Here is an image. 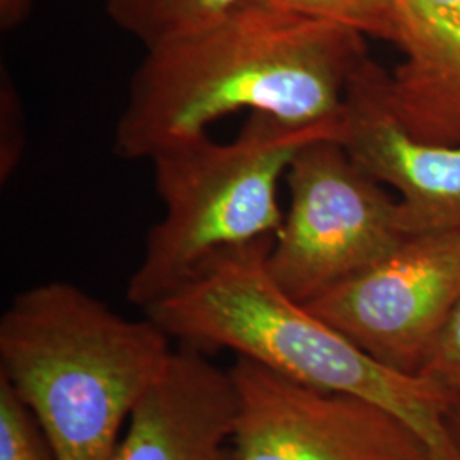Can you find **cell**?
Wrapping results in <instances>:
<instances>
[{
  "label": "cell",
  "mask_w": 460,
  "mask_h": 460,
  "mask_svg": "<svg viewBox=\"0 0 460 460\" xmlns=\"http://www.w3.org/2000/svg\"><path fill=\"white\" fill-rule=\"evenodd\" d=\"M368 58L355 30L247 0L201 33L147 49L116 123V155L148 161L241 110L340 142L348 85Z\"/></svg>",
  "instance_id": "obj_1"
},
{
  "label": "cell",
  "mask_w": 460,
  "mask_h": 460,
  "mask_svg": "<svg viewBox=\"0 0 460 460\" xmlns=\"http://www.w3.org/2000/svg\"><path fill=\"white\" fill-rule=\"evenodd\" d=\"M273 239L217 256L147 311L172 341L237 357L317 389L355 395L395 414L437 460H460L445 425L447 391L394 370L288 296L268 270Z\"/></svg>",
  "instance_id": "obj_2"
},
{
  "label": "cell",
  "mask_w": 460,
  "mask_h": 460,
  "mask_svg": "<svg viewBox=\"0 0 460 460\" xmlns=\"http://www.w3.org/2000/svg\"><path fill=\"white\" fill-rule=\"evenodd\" d=\"M174 348L148 315L128 319L68 281L22 290L0 317V377L34 412L57 460H111Z\"/></svg>",
  "instance_id": "obj_3"
},
{
  "label": "cell",
  "mask_w": 460,
  "mask_h": 460,
  "mask_svg": "<svg viewBox=\"0 0 460 460\" xmlns=\"http://www.w3.org/2000/svg\"><path fill=\"white\" fill-rule=\"evenodd\" d=\"M338 137L249 113L230 142L208 133L161 148L148 161L164 214L147 232L127 298L147 311L217 256L273 239L283 222L279 188L298 150Z\"/></svg>",
  "instance_id": "obj_4"
},
{
  "label": "cell",
  "mask_w": 460,
  "mask_h": 460,
  "mask_svg": "<svg viewBox=\"0 0 460 460\" xmlns=\"http://www.w3.org/2000/svg\"><path fill=\"white\" fill-rule=\"evenodd\" d=\"M288 208L268 270L300 304L323 296L402 244L399 203L336 140L300 148L287 172Z\"/></svg>",
  "instance_id": "obj_5"
},
{
  "label": "cell",
  "mask_w": 460,
  "mask_h": 460,
  "mask_svg": "<svg viewBox=\"0 0 460 460\" xmlns=\"http://www.w3.org/2000/svg\"><path fill=\"white\" fill-rule=\"evenodd\" d=\"M460 302V230L411 235L305 305L370 357L421 376Z\"/></svg>",
  "instance_id": "obj_6"
},
{
  "label": "cell",
  "mask_w": 460,
  "mask_h": 460,
  "mask_svg": "<svg viewBox=\"0 0 460 460\" xmlns=\"http://www.w3.org/2000/svg\"><path fill=\"white\" fill-rule=\"evenodd\" d=\"M237 460H437L393 412L237 357L230 367Z\"/></svg>",
  "instance_id": "obj_7"
},
{
  "label": "cell",
  "mask_w": 460,
  "mask_h": 460,
  "mask_svg": "<svg viewBox=\"0 0 460 460\" xmlns=\"http://www.w3.org/2000/svg\"><path fill=\"white\" fill-rule=\"evenodd\" d=\"M387 77L368 58L346 91L340 144L370 178L394 191L406 237L460 230V144L414 137L387 96Z\"/></svg>",
  "instance_id": "obj_8"
},
{
  "label": "cell",
  "mask_w": 460,
  "mask_h": 460,
  "mask_svg": "<svg viewBox=\"0 0 460 460\" xmlns=\"http://www.w3.org/2000/svg\"><path fill=\"white\" fill-rule=\"evenodd\" d=\"M235 412L229 368L178 345L137 402L111 460H237Z\"/></svg>",
  "instance_id": "obj_9"
},
{
  "label": "cell",
  "mask_w": 460,
  "mask_h": 460,
  "mask_svg": "<svg viewBox=\"0 0 460 460\" xmlns=\"http://www.w3.org/2000/svg\"><path fill=\"white\" fill-rule=\"evenodd\" d=\"M402 58L387 77L401 123L427 142L460 144V0H399Z\"/></svg>",
  "instance_id": "obj_10"
},
{
  "label": "cell",
  "mask_w": 460,
  "mask_h": 460,
  "mask_svg": "<svg viewBox=\"0 0 460 460\" xmlns=\"http://www.w3.org/2000/svg\"><path fill=\"white\" fill-rule=\"evenodd\" d=\"M247 0H104L119 30L146 49L201 33L229 16Z\"/></svg>",
  "instance_id": "obj_11"
},
{
  "label": "cell",
  "mask_w": 460,
  "mask_h": 460,
  "mask_svg": "<svg viewBox=\"0 0 460 460\" xmlns=\"http://www.w3.org/2000/svg\"><path fill=\"white\" fill-rule=\"evenodd\" d=\"M302 16L324 19L391 43L402 40V14L399 0H268Z\"/></svg>",
  "instance_id": "obj_12"
},
{
  "label": "cell",
  "mask_w": 460,
  "mask_h": 460,
  "mask_svg": "<svg viewBox=\"0 0 460 460\" xmlns=\"http://www.w3.org/2000/svg\"><path fill=\"white\" fill-rule=\"evenodd\" d=\"M0 460H57L47 431L4 377H0Z\"/></svg>",
  "instance_id": "obj_13"
},
{
  "label": "cell",
  "mask_w": 460,
  "mask_h": 460,
  "mask_svg": "<svg viewBox=\"0 0 460 460\" xmlns=\"http://www.w3.org/2000/svg\"><path fill=\"white\" fill-rule=\"evenodd\" d=\"M421 376L435 378L444 387L460 385V302Z\"/></svg>",
  "instance_id": "obj_14"
},
{
  "label": "cell",
  "mask_w": 460,
  "mask_h": 460,
  "mask_svg": "<svg viewBox=\"0 0 460 460\" xmlns=\"http://www.w3.org/2000/svg\"><path fill=\"white\" fill-rule=\"evenodd\" d=\"M2 118L7 119V127L2 125L4 133L7 132V138L2 140L0 150V174L2 181L11 178V174L16 171L19 157H21V104L17 98L16 89L11 84L9 77H2Z\"/></svg>",
  "instance_id": "obj_15"
},
{
  "label": "cell",
  "mask_w": 460,
  "mask_h": 460,
  "mask_svg": "<svg viewBox=\"0 0 460 460\" xmlns=\"http://www.w3.org/2000/svg\"><path fill=\"white\" fill-rule=\"evenodd\" d=\"M36 0H0V28L14 31L28 21Z\"/></svg>",
  "instance_id": "obj_16"
},
{
  "label": "cell",
  "mask_w": 460,
  "mask_h": 460,
  "mask_svg": "<svg viewBox=\"0 0 460 460\" xmlns=\"http://www.w3.org/2000/svg\"><path fill=\"white\" fill-rule=\"evenodd\" d=\"M447 391V412H445V425L452 445L460 459V385L457 387H445Z\"/></svg>",
  "instance_id": "obj_17"
}]
</instances>
